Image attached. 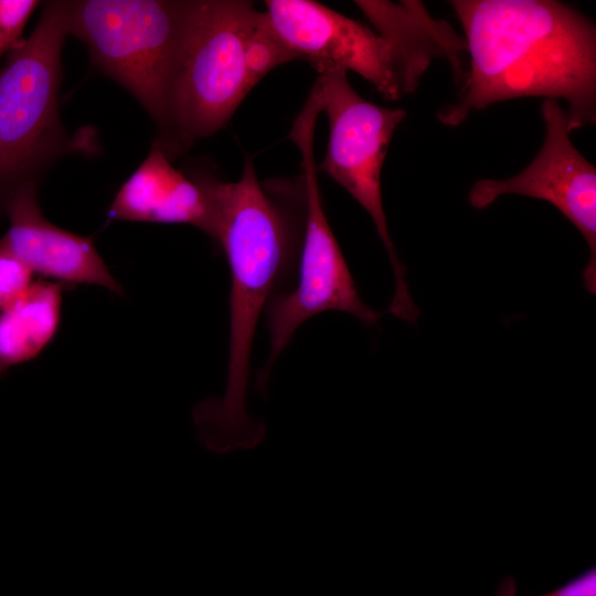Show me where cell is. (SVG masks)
<instances>
[{
    "label": "cell",
    "instance_id": "6da1fadb",
    "mask_svg": "<svg viewBox=\"0 0 596 596\" xmlns=\"http://www.w3.org/2000/svg\"><path fill=\"white\" fill-rule=\"evenodd\" d=\"M206 184L214 212L212 240L231 273L230 347L223 396L196 404L192 416L201 444L225 454L255 447L264 438V424L247 411L254 338L268 301L297 267L306 191L302 174L259 181L251 157L237 181L207 175Z\"/></svg>",
    "mask_w": 596,
    "mask_h": 596
},
{
    "label": "cell",
    "instance_id": "7a4b0ae2",
    "mask_svg": "<svg viewBox=\"0 0 596 596\" xmlns=\"http://www.w3.org/2000/svg\"><path fill=\"white\" fill-rule=\"evenodd\" d=\"M470 71L460 99L438 119L461 124L472 110L519 97L568 103L567 129L596 118V30L573 7L551 0H456Z\"/></svg>",
    "mask_w": 596,
    "mask_h": 596
},
{
    "label": "cell",
    "instance_id": "3957f363",
    "mask_svg": "<svg viewBox=\"0 0 596 596\" xmlns=\"http://www.w3.org/2000/svg\"><path fill=\"white\" fill-rule=\"evenodd\" d=\"M196 1H72L68 34L83 41L93 63L129 91L169 132L172 88Z\"/></svg>",
    "mask_w": 596,
    "mask_h": 596
},
{
    "label": "cell",
    "instance_id": "277c9868",
    "mask_svg": "<svg viewBox=\"0 0 596 596\" xmlns=\"http://www.w3.org/2000/svg\"><path fill=\"white\" fill-rule=\"evenodd\" d=\"M263 11L245 0H196L172 88L162 143L171 160L224 127L259 82L251 43Z\"/></svg>",
    "mask_w": 596,
    "mask_h": 596
},
{
    "label": "cell",
    "instance_id": "5b68a950",
    "mask_svg": "<svg viewBox=\"0 0 596 596\" xmlns=\"http://www.w3.org/2000/svg\"><path fill=\"white\" fill-rule=\"evenodd\" d=\"M72 1H50L0 70V215L70 147L58 118L61 53Z\"/></svg>",
    "mask_w": 596,
    "mask_h": 596
},
{
    "label": "cell",
    "instance_id": "8992f818",
    "mask_svg": "<svg viewBox=\"0 0 596 596\" xmlns=\"http://www.w3.org/2000/svg\"><path fill=\"white\" fill-rule=\"evenodd\" d=\"M321 107L320 98L309 95L289 132V139L301 157L306 191L305 222L296 286L275 294L264 311L269 332V354L257 376V387L262 393L275 361L296 330L309 318L323 311L338 310L374 326L383 313L362 301L322 207L313 149L316 123Z\"/></svg>",
    "mask_w": 596,
    "mask_h": 596
},
{
    "label": "cell",
    "instance_id": "52a82bcc",
    "mask_svg": "<svg viewBox=\"0 0 596 596\" xmlns=\"http://www.w3.org/2000/svg\"><path fill=\"white\" fill-rule=\"evenodd\" d=\"M317 79L322 94L321 113L329 123L327 151L318 168L371 216L395 277V291L386 312L412 323L419 312L389 231L381 190V171L390 142L407 114L402 108L382 107L361 97L343 68L322 71Z\"/></svg>",
    "mask_w": 596,
    "mask_h": 596
},
{
    "label": "cell",
    "instance_id": "ba28073f",
    "mask_svg": "<svg viewBox=\"0 0 596 596\" xmlns=\"http://www.w3.org/2000/svg\"><path fill=\"white\" fill-rule=\"evenodd\" d=\"M266 13L297 60L318 72L353 71L389 100L413 93L418 82L384 35L311 0H267Z\"/></svg>",
    "mask_w": 596,
    "mask_h": 596
},
{
    "label": "cell",
    "instance_id": "9c48e42d",
    "mask_svg": "<svg viewBox=\"0 0 596 596\" xmlns=\"http://www.w3.org/2000/svg\"><path fill=\"white\" fill-rule=\"evenodd\" d=\"M545 123L544 143L534 160L517 175L505 180L477 181L469 203L483 210L503 194H520L544 200L562 212L581 232L589 248L583 273L588 292H596V169L572 143L566 114L556 99L541 106Z\"/></svg>",
    "mask_w": 596,
    "mask_h": 596
},
{
    "label": "cell",
    "instance_id": "30bf717a",
    "mask_svg": "<svg viewBox=\"0 0 596 596\" xmlns=\"http://www.w3.org/2000/svg\"><path fill=\"white\" fill-rule=\"evenodd\" d=\"M4 215L9 230L3 240L33 274L68 286H102L117 296L123 286L111 275L92 236H82L51 223L42 213L36 185L20 188L9 200Z\"/></svg>",
    "mask_w": 596,
    "mask_h": 596
},
{
    "label": "cell",
    "instance_id": "8fae6325",
    "mask_svg": "<svg viewBox=\"0 0 596 596\" xmlns=\"http://www.w3.org/2000/svg\"><path fill=\"white\" fill-rule=\"evenodd\" d=\"M213 203L205 175L187 177L155 142L124 182L107 212V223L132 221L189 224L213 236Z\"/></svg>",
    "mask_w": 596,
    "mask_h": 596
},
{
    "label": "cell",
    "instance_id": "7c38bea8",
    "mask_svg": "<svg viewBox=\"0 0 596 596\" xmlns=\"http://www.w3.org/2000/svg\"><path fill=\"white\" fill-rule=\"evenodd\" d=\"M64 286L57 281H33L0 310V377L10 368L34 360L54 339Z\"/></svg>",
    "mask_w": 596,
    "mask_h": 596
},
{
    "label": "cell",
    "instance_id": "4fadbf2b",
    "mask_svg": "<svg viewBox=\"0 0 596 596\" xmlns=\"http://www.w3.org/2000/svg\"><path fill=\"white\" fill-rule=\"evenodd\" d=\"M31 269L0 240V310L19 298L33 283Z\"/></svg>",
    "mask_w": 596,
    "mask_h": 596
},
{
    "label": "cell",
    "instance_id": "5bb4252c",
    "mask_svg": "<svg viewBox=\"0 0 596 596\" xmlns=\"http://www.w3.org/2000/svg\"><path fill=\"white\" fill-rule=\"evenodd\" d=\"M39 3L35 0H0V60L21 41L23 29Z\"/></svg>",
    "mask_w": 596,
    "mask_h": 596
},
{
    "label": "cell",
    "instance_id": "9a60e30c",
    "mask_svg": "<svg viewBox=\"0 0 596 596\" xmlns=\"http://www.w3.org/2000/svg\"><path fill=\"white\" fill-rule=\"evenodd\" d=\"M494 596H517L514 578L505 577L500 583ZM540 596H596V568L593 566L561 587Z\"/></svg>",
    "mask_w": 596,
    "mask_h": 596
}]
</instances>
